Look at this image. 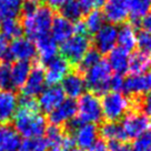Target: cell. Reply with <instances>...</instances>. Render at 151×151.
<instances>
[{
	"mask_svg": "<svg viewBox=\"0 0 151 151\" xmlns=\"http://www.w3.org/2000/svg\"><path fill=\"white\" fill-rule=\"evenodd\" d=\"M37 55L35 43L28 38H17L9 46V57L17 61H30Z\"/></svg>",
	"mask_w": 151,
	"mask_h": 151,
	"instance_id": "5bb4252c",
	"label": "cell"
},
{
	"mask_svg": "<svg viewBox=\"0 0 151 151\" xmlns=\"http://www.w3.org/2000/svg\"><path fill=\"white\" fill-rule=\"evenodd\" d=\"M117 35H118V28L113 24H104L98 32L94 35L93 43L96 50L100 55H107L114 49V46L117 43Z\"/></svg>",
	"mask_w": 151,
	"mask_h": 151,
	"instance_id": "9c48e42d",
	"label": "cell"
},
{
	"mask_svg": "<svg viewBox=\"0 0 151 151\" xmlns=\"http://www.w3.org/2000/svg\"><path fill=\"white\" fill-rule=\"evenodd\" d=\"M109 151H132L131 147L127 142L120 141H110L107 143Z\"/></svg>",
	"mask_w": 151,
	"mask_h": 151,
	"instance_id": "60d3db41",
	"label": "cell"
},
{
	"mask_svg": "<svg viewBox=\"0 0 151 151\" xmlns=\"http://www.w3.org/2000/svg\"><path fill=\"white\" fill-rule=\"evenodd\" d=\"M20 151H47L48 143L42 137L26 139L20 145Z\"/></svg>",
	"mask_w": 151,
	"mask_h": 151,
	"instance_id": "d6a6232c",
	"label": "cell"
},
{
	"mask_svg": "<svg viewBox=\"0 0 151 151\" xmlns=\"http://www.w3.org/2000/svg\"><path fill=\"white\" fill-rule=\"evenodd\" d=\"M53 11L49 6H38L31 14L24 16L22 32L27 35L30 40H37L47 36L51 28L53 20Z\"/></svg>",
	"mask_w": 151,
	"mask_h": 151,
	"instance_id": "7a4b0ae2",
	"label": "cell"
},
{
	"mask_svg": "<svg viewBox=\"0 0 151 151\" xmlns=\"http://www.w3.org/2000/svg\"><path fill=\"white\" fill-rule=\"evenodd\" d=\"M151 5L147 0H130L129 14L131 20V26H138L141 24L142 19L146 17Z\"/></svg>",
	"mask_w": 151,
	"mask_h": 151,
	"instance_id": "4316f807",
	"label": "cell"
},
{
	"mask_svg": "<svg viewBox=\"0 0 151 151\" xmlns=\"http://www.w3.org/2000/svg\"><path fill=\"white\" fill-rule=\"evenodd\" d=\"M104 16L100 10L90 11L83 21L87 29V33H97L104 26Z\"/></svg>",
	"mask_w": 151,
	"mask_h": 151,
	"instance_id": "1f68e13d",
	"label": "cell"
},
{
	"mask_svg": "<svg viewBox=\"0 0 151 151\" xmlns=\"http://www.w3.org/2000/svg\"><path fill=\"white\" fill-rule=\"evenodd\" d=\"M51 37L55 41L63 42L68 40L70 37H72L73 33V24L63 18L62 16H56L53 17L51 24Z\"/></svg>",
	"mask_w": 151,
	"mask_h": 151,
	"instance_id": "ffe728a7",
	"label": "cell"
},
{
	"mask_svg": "<svg viewBox=\"0 0 151 151\" xmlns=\"http://www.w3.org/2000/svg\"><path fill=\"white\" fill-rule=\"evenodd\" d=\"M45 85H46L45 70L40 66H36L31 69L28 79L21 88L22 97L36 99V97H39V94L43 91Z\"/></svg>",
	"mask_w": 151,
	"mask_h": 151,
	"instance_id": "7c38bea8",
	"label": "cell"
},
{
	"mask_svg": "<svg viewBox=\"0 0 151 151\" xmlns=\"http://www.w3.org/2000/svg\"><path fill=\"white\" fill-rule=\"evenodd\" d=\"M70 63L62 57H55L50 61L46 63V82L50 86H57L63 78L69 73Z\"/></svg>",
	"mask_w": 151,
	"mask_h": 151,
	"instance_id": "4fadbf2b",
	"label": "cell"
},
{
	"mask_svg": "<svg viewBox=\"0 0 151 151\" xmlns=\"http://www.w3.org/2000/svg\"><path fill=\"white\" fill-rule=\"evenodd\" d=\"M61 89L65 96H68L69 99L75 100L85 93L86 85L83 78L78 72H69L62 80Z\"/></svg>",
	"mask_w": 151,
	"mask_h": 151,
	"instance_id": "ac0fdd59",
	"label": "cell"
},
{
	"mask_svg": "<svg viewBox=\"0 0 151 151\" xmlns=\"http://www.w3.org/2000/svg\"><path fill=\"white\" fill-rule=\"evenodd\" d=\"M148 151H151V146H150V148H149V150H148Z\"/></svg>",
	"mask_w": 151,
	"mask_h": 151,
	"instance_id": "681fc988",
	"label": "cell"
},
{
	"mask_svg": "<svg viewBox=\"0 0 151 151\" xmlns=\"http://www.w3.org/2000/svg\"><path fill=\"white\" fill-rule=\"evenodd\" d=\"M77 114V102L72 99H66L59 107L48 113V120L51 126L60 127L68 124Z\"/></svg>",
	"mask_w": 151,
	"mask_h": 151,
	"instance_id": "8fae6325",
	"label": "cell"
},
{
	"mask_svg": "<svg viewBox=\"0 0 151 151\" xmlns=\"http://www.w3.org/2000/svg\"><path fill=\"white\" fill-rule=\"evenodd\" d=\"M60 12L63 18H66L69 21H79L82 14H85V11L81 7L79 0H71L69 2H67L66 5H63L60 8Z\"/></svg>",
	"mask_w": 151,
	"mask_h": 151,
	"instance_id": "4dcf8cb0",
	"label": "cell"
},
{
	"mask_svg": "<svg viewBox=\"0 0 151 151\" xmlns=\"http://www.w3.org/2000/svg\"><path fill=\"white\" fill-rule=\"evenodd\" d=\"M123 91L136 97H141L142 94L151 91V73L131 75L124 79Z\"/></svg>",
	"mask_w": 151,
	"mask_h": 151,
	"instance_id": "2e32d148",
	"label": "cell"
},
{
	"mask_svg": "<svg viewBox=\"0 0 151 151\" xmlns=\"http://www.w3.org/2000/svg\"><path fill=\"white\" fill-rule=\"evenodd\" d=\"M18 109V97L12 91L0 92V124H7L14 119Z\"/></svg>",
	"mask_w": 151,
	"mask_h": 151,
	"instance_id": "e0dca14e",
	"label": "cell"
},
{
	"mask_svg": "<svg viewBox=\"0 0 151 151\" xmlns=\"http://www.w3.org/2000/svg\"><path fill=\"white\" fill-rule=\"evenodd\" d=\"M20 145V136L14 128L9 123L0 124V151H18Z\"/></svg>",
	"mask_w": 151,
	"mask_h": 151,
	"instance_id": "d6986e66",
	"label": "cell"
},
{
	"mask_svg": "<svg viewBox=\"0 0 151 151\" xmlns=\"http://www.w3.org/2000/svg\"><path fill=\"white\" fill-rule=\"evenodd\" d=\"M104 19L113 24H121L129 16L130 0H107L104 4Z\"/></svg>",
	"mask_w": 151,
	"mask_h": 151,
	"instance_id": "9a60e30c",
	"label": "cell"
},
{
	"mask_svg": "<svg viewBox=\"0 0 151 151\" xmlns=\"http://www.w3.org/2000/svg\"><path fill=\"white\" fill-rule=\"evenodd\" d=\"M36 41V50L40 56V59L42 61L43 65H46L50 61L51 59H53L55 57H57V51H58V46L57 42L53 40V38L51 36H43V37L39 38Z\"/></svg>",
	"mask_w": 151,
	"mask_h": 151,
	"instance_id": "7402d4cb",
	"label": "cell"
},
{
	"mask_svg": "<svg viewBox=\"0 0 151 151\" xmlns=\"http://www.w3.org/2000/svg\"><path fill=\"white\" fill-rule=\"evenodd\" d=\"M22 0H0V19H16L21 14Z\"/></svg>",
	"mask_w": 151,
	"mask_h": 151,
	"instance_id": "83f0119b",
	"label": "cell"
},
{
	"mask_svg": "<svg viewBox=\"0 0 151 151\" xmlns=\"http://www.w3.org/2000/svg\"><path fill=\"white\" fill-rule=\"evenodd\" d=\"M131 100L126 94L121 92H107L104 94L101 101L102 117L107 119V121L118 122V120L122 119L131 108Z\"/></svg>",
	"mask_w": 151,
	"mask_h": 151,
	"instance_id": "277c9868",
	"label": "cell"
},
{
	"mask_svg": "<svg viewBox=\"0 0 151 151\" xmlns=\"http://www.w3.org/2000/svg\"><path fill=\"white\" fill-rule=\"evenodd\" d=\"M0 88L5 91H11L12 81H11V66L9 62L0 63Z\"/></svg>",
	"mask_w": 151,
	"mask_h": 151,
	"instance_id": "836d02e7",
	"label": "cell"
},
{
	"mask_svg": "<svg viewBox=\"0 0 151 151\" xmlns=\"http://www.w3.org/2000/svg\"><path fill=\"white\" fill-rule=\"evenodd\" d=\"M68 130L71 132V137L77 145V148L81 150H89L98 141V128L91 123H80L77 119H72L67 124Z\"/></svg>",
	"mask_w": 151,
	"mask_h": 151,
	"instance_id": "8992f818",
	"label": "cell"
},
{
	"mask_svg": "<svg viewBox=\"0 0 151 151\" xmlns=\"http://www.w3.org/2000/svg\"><path fill=\"white\" fill-rule=\"evenodd\" d=\"M56 151H83L79 149V148H77V147H73V148H70V149H61V150H56Z\"/></svg>",
	"mask_w": 151,
	"mask_h": 151,
	"instance_id": "bcb514c9",
	"label": "cell"
},
{
	"mask_svg": "<svg viewBox=\"0 0 151 151\" xmlns=\"http://www.w3.org/2000/svg\"><path fill=\"white\" fill-rule=\"evenodd\" d=\"M117 43L119 45L120 49L124 51H132L137 46V33L134 30V27L129 24H122L118 29L117 35Z\"/></svg>",
	"mask_w": 151,
	"mask_h": 151,
	"instance_id": "603a6c76",
	"label": "cell"
},
{
	"mask_svg": "<svg viewBox=\"0 0 151 151\" xmlns=\"http://www.w3.org/2000/svg\"><path fill=\"white\" fill-rule=\"evenodd\" d=\"M0 31L1 36L8 39H17L21 37L22 33V27L17 19H6L1 20L0 24Z\"/></svg>",
	"mask_w": 151,
	"mask_h": 151,
	"instance_id": "f1b7e54d",
	"label": "cell"
},
{
	"mask_svg": "<svg viewBox=\"0 0 151 151\" xmlns=\"http://www.w3.org/2000/svg\"><path fill=\"white\" fill-rule=\"evenodd\" d=\"M137 45L140 48V51L151 56V32L146 30L140 31L137 36Z\"/></svg>",
	"mask_w": 151,
	"mask_h": 151,
	"instance_id": "8d00e7d4",
	"label": "cell"
},
{
	"mask_svg": "<svg viewBox=\"0 0 151 151\" xmlns=\"http://www.w3.org/2000/svg\"><path fill=\"white\" fill-rule=\"evenodd\" d=\"M139 102L142 107V112L146 114L148 119L151 121V94L146 97L145 99L139 100Z\"/></svg>",
	"mask_w": 151,
	"mask_h": 151,
	"instance_id": "b9f144b4",
	"label": "cell"
},
{
	"mask_svg": "<svg viewBox=\"0 0 151 151\" xmlns=\"http://www.w3.org/2000/svg\"><path fill=\"white\" fill-rule=\"evenodd\" d=\"M88 151H109L108 146L104 140H98V141L94 143L92 148H90Z\"/></svg>",
	"mask_w": 151,
	"mask_h": 151,
	"instance_id": "7bdbcfd3",
	"label": "cell"
},
{
	"mask_svg": "<svg viewBox=\"0 0 151 151\" xmlns=\"http://www.w3.org/2000/svg\"><path fill=\"white\" fill-rule=\"evenodd\" d=\"M90 39L88 36L75 35L63 41L60 47L62 58L69 63H79L90 48Z\"/></svg>",
	"mask_w": 151,
	"mask_h": 151,
	"instance_id": "52a82bcc",
	"label": "cell"
},
{
	"mask_svg": "<svg viewBox=\"0 0 151 151\" xmlns=\"http://www.w3.org/2000/svg\"><path fill=\"white\" fill-rule=\"evenodd\" d=\"M0 59L4 62H9V43L5 37L0 35Z\"/></svg>",
	"mask_w": 151,
	"mask_h": 151,
	"instance_id": "f35d334b",
	"label": "cell"
},
{
	"mask_svg": "<svg viewBox=\"0 0 151 151\" xmlns=\"http://www.w3.org/2000/svg\"><path fill=\"white\" fill-rule=\"evenodd\" d=\"M31 69H32V66L30 61L14 62V65L11 67V81H12L14 89L22 88V86L28 79Z\"/></svg>",
	"mask_w": 151,
	"mask_h": 151,
	"instance_id": "484cf974",
	"label": "cell"
},
{
	"mask_svg": "<svg viewBox=\"0 0 151 151\" xmlns=\"http://www.w3.org/2000/svg\"><path fill=\"white\" fill-rule=\"evenodd\" d=\"M107 62L111 71H114L116 75L122 76L127 73L129 69V53L120 48H114L109 52Z\"/></svg>",
	"mask_w": 151,
	"mask_h": 151,
	"instance_id": "44dd1931",
	"label": "cell"
},
{
	"mask_svg": "<svg viewBox=\"0 0 151 151\" xmlns=\"http://www.w3.org/2000/svg\"><path fill=\"white\" fill-rule=\"evenodd\" d=\"M123 82H124V79L122 78V76H112L110 80V89L113 90V92H121V90L123 89Z\"/></svg>",
	"mask_w": 151,
	"mask_h": 151,
	"instance_id": "ab89813d",
	"label": "cell"
},
{
	"mask_svg": "<svg viewBox=\"0 0 151 151\" xmlns=\"http://www.w3.org/2000/svg\"><path fill=\"white\" fill-rule=\"evenodd\" d=\"M151 146V130L134 139L131 146L132 151H148Z\"/></svg>",
	"mask_w": 151,
	"mask_h": 151,
	"instance_id": "d590c367",
	"label": "cell"
},
{
	"mask_svg": "<svg viewBox=\"0 0 151 151\" xmlns=\"http://www.w3.org/2000/svg\"><path fill=\"white\" fill-rule=\"evenodd\" d=\"M26 1H37V0H26Z\"/></svg>",
	"mask_w": 151,
	"mask_h": 151,
	"instance_id": "7dc6e473",
	"label": "cell"
},
{
	"mask_svg": "<svg viewBox=\"0 0 151 151\" xmlns=\"http://www.w3.org/2000/svg\"><path fill=\"white\" fill-rule=\"evenodd\" d=\"M151 68V56L142 51L133 52L129 56V69L132 75L147 73Z\"/></svg>",
	"mask_w": 151,
	"mask_h": 151,
	"instance_id": "cb8c5ba5",
	"label": "cell"
},
{
	"mask_svg": "<svg viewBox=\"0 0 151 151\" xmlns=\"http://www.w3.org/2000/svg\"><path fill=\"white\" fill-rule=\"evenodd\" d=\"M120 124L128 139L133 140L151 130V121L140 111H129L122 118Z\"/></svg>",
	"mask_w": 151,
	"mask_h": 151,
	"instance_id": "ba28073f",
	"label": "cell"
},
{
	"mask_svg": "<svg viewBox=\"0 0 151 151\" xmlns=\"http://www.w3.org/2000/svg\"><path fill=\"white\" fill-rule=\"evenodd\" d=\"M98 132L101 134V137L108 142L110 141H120L126 142L128 140L126 133L123 131L121 124L119 122H112L107 121L101 124V127L98 129Z\"/></svg>",
	"mask_w": 151,
	"mask_h": 151,
	"instance_id": "d4e9b609",
	"label": "cell"
},
{
	"mask_svg": "<svg viewBox=\"0 0 151 151\" xmlns=\"http://www.w3.org/2000/svg\"><path fill=\"white\" fill-rule=\"evenodd\" d=\"M147 1H148V2H149V4L151 5V0H147Z\"/></svg>",
	"mask_w": 151,
	"mask_h": 151,
	"instance_id": "c3c4849f",
	"label": "cell"
},
{
	"mask_svg": "<svg viewBox=\"0 0 151 151\" xmlns=\"http://www.w3.org/2000/svg\"><path fill=\"white\" fill-rule=\"evenodd\" d=\"M71 0H48L49 5L53 8H61L63 5H66L67 2H69Z\"/></svg>",
	"mask_w": 151,
	"mask_h": 151,
	"instance_id": "f6af8a7d",
	"label": "cell"
},
{
	"mask_svg": "<svg viewBox=\"0 0 151 151\" xmlns=\"http://www.w3.org/2000/svg\"><path fill=\"white\" fill-rule=\"evenodd\" d=\"M100 61V53L96 49H89L79 62V71H87Z\"/></svg>",
	"mask_w": 151,
	"mask_h": 151,
	"instance_id": "e575fe53",
	"label": "cell"
},
{
	"mask_svg": "<svg viewBox=\"0 0 151 151\" xmlns=\"http://www.w3.org/2000/svg\"><path fill=\"white\" fill-rule=\"evenodd\" d=\"M81 7L85 12H89L92 10H99L104 4L107 2V0H79Z\"/></svg>",
	"mask_w": 151,
	"mask_h": 151,
	"instance_id": "74e56055",
	"label": "cell"
},
{
	"mask_svg": "<svg viewBox=\"0 0 151 151\" xmlns=\"http://www.w3.org/2000/svg\"><path fill=\"white\" fill-rule=\"evenodd\" d=\"M112 71L106 60H100L97 65L86 71L85 85L91 93L96 96L106 94L110 90Z\"/></svg>",
	"mask_w": 151,
	"mask_h": 151,
	"instance_id": "3957f363",
	"label": "cell"
},
{
	"mask_svg": "<svg viewBox=\"0 0 151 151\" xmlns=\"http://www.w3.org/2000/svg\"><path fill=\"white\" fill-rule=\"evenodd\" d=\"M141 24L143 27V30L151 32V12H149L145 18L142 19Z\"/></svg>",
	"mask_w": 151,
	"mask_h": 151,
	"instance_id": "ee69618b",
	"label": "cell"
},
{
	"mask_svg": "<svg viewBox=\"0 0 151 151\" xmlns=\"http://www.w3.org/2000/svg\"><path fill=\"white\" fill-rule=\"evenodd\" d=\"M46 141L48 143V148H51V150H61L63 140L66 134L63 133L60 127L50 126L46 130Z\"/></svg>",
	"mask_w": 151,
	"mask_h": 151,
	"instance_id": "f546056e",
	"label": "cell"
},
{
	"mask_svg": "<svg viewBox=\"0 0 151 151\" xmlns=\"http://www.w3.org/2000/svg\"><path fill=\"white\" fill-rule=\"evenodd\" d=\"M12 120L14 130L19 136L26 139L42 137L48 128L47 120L39 111H29L18 108Z\"/></svg>",
	"mask_w": 151,
	"mask_h": 151,
	"instance_id": "6da1fadb",
	"label": "cell"
},
{
	"mask_svg": "<svg viewBox=\"0 0 151 151\" xmlns=\"http://www.w3.org/2000/svg\"><path fill=\"white\" fill-rule=\"evenodd\" d=\"M66 100V96L62 91L61 87L59 86H50L39 94L38 98V107L39 110L41 109L43 112L50 113L57 107Z\"/></svg>",
	"mask_w": 151,
	"mask_h": 151,
	"instance_id": "30bf717a",
	"label": "cell"
},
{
	"mask_svg": "<svg viewBox=\"0 0 151 151\" xmlns=\"http://www.w3.org/2000/svg\"><path fill=\"white\" fill-rule=\"evenodd\" d=\"M77 120L80 123L97 124L102 120L101 100L98 96L85 92L79 97L77 102Z\"/></svg>",
	"mask_w": 151,
	"mask_h": 151,
	"instance_id": "5b68a950",
	"label": "cell"
}]
</instances>
